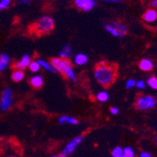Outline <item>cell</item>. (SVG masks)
<instances>
[{"mask_svg":"<svg viewBox=\"0 0 157 157\" xmlns=\"http://www.w3.org/2000/svg\"><path fill=\"white\" fill-rule=\"evenodd\" d=\"M117 75V68L116 65L101 61L95 68L94 76L96 80L103 86H111L116 80Z\"/></svg>","mask_w":157,"mask_h":157,"instance_id":"6da1fadb","label":"cell"},{"mask_svg":"<svg viewBox=\"0 0 157 157\" xmlns=\"http://www.w3.org/2000/svg\"><path fill=\"white\" fill-rule=\"evenodd\" d=\"M54 28V19L50 16H43L34 24L33 31L37 35H44L51 32Z\"/></svg>","mask_w":157,"mask_h":157,"instance_id":"7a4b0ae2","label":"cell"},{"mask_svg":"<svg viewBox=\"0 0 157 157\" xmlns=\"http://www.w3.org/2000/svg\"><path fill=\"white\" fill-rule=\"evenodd\" d=\"M105 29L114 37L122 38L127 34V28L124 24L118 21H111L105 25Z\"/></svg>","mask_w":157,"mask_h":157,"instance_id":"3957f363","label":"cell"},{"mask_svg":"<svg viewBox=\"0 0 157 157\" xmlns=\"http://www.w3.org/2000/svg\"><path fill=\"white\" fill-rule=\"evenodd\" d=\"M156 105V100L151 95H141L136 101V107L141 111L150 110Z\"/></svg>","mask_w":157,"mask_h":157,"instance_id":"277c9868","label":"cell"},{"mask_svg":"<svg viewBox=\"0 0 157 157\" xmlns=\"http://www.w3.org/2000/svg\"><path fill=\"white\" fill-rule=\"evenodd\" d=\"M50 64L57 72L63 74L67 68L72 67L71 61L69 59H63L60 57H54L50 60Z\"/></svg>","mask_w":157,"mask_h":157,"instance_id":"5b68a950","label":"cell"},{"mask_svg":"<svg viewBox=\"0 0 157 157\" xmlns=\"http://www.w3.org/2000/svg\"><path fill=\"white\" fill-rule=\"evenodd\" d=\"M84 139L83 135H79L74 137L73 139H71L69 142L64 146V149L61 152V155L62 157H68L72 152L75 150V148L80 145L82 141Z\"/></svg>","mask_w":157,"mask_h":157,"instance_id":"8992f818","label":"cell"},{"mask_svg":"<svg viewBox=\"0 0 157 157\" xmlns=\"http://www.w3.org/2000/svg\"><path fill=\"white\" fill-rule=\"evenodd\" d=\"M13 104V91L10 88H5L2 91L0 98V109L6 112L12 106Z\"/></svg>","mask_w":157,"mask_h":157,"instance_id":"52a82bcc","label":"cell"},{"mask_svg":"<svg viewBox=\"0 0 157 157\" xmlns=\"http://www.w3.org/2000/svg\"><path fill=\"white\" fill-rule=\"evenodd\" d=\"M74 5L80 10L89 12L96 6V0H73Z\"/></svg>","mask_w":157,"mask_h":157,"instance_id":"ba28073f","label":"cell"},{"mask_svg":"<svg viewBox=\"0 0 157 157\" xmlns=\"http://www.w3.org/2000/svg\"><path fill=\"white\" fill-rule=\"evenodd\" d=\"M31 61H32V60H31V57L29 56V54H24L21 58V60L17 61L13 67H14L15 70H21V71H23L24 69H25L27 67L29 66Z\"/></svg>","mask_w":157,"mask_h":157,"instance_id":"9c48e42d","label":"cell"},{"mask_svg":"<svg viewBox=\"0 0 157 157\" xmlns=\"http://www.w3.org/2000/svg\"><path fill=\"white\" fill-rule=\"evenodd\" d=\"M143 20L147 23H154L157 21V11L155 9H149L143 14Z\"/></svg>","mask_w":157,"mask_h":157,"instance_id":"30bf717a","label":"cell"},{"mask_svg":"<svg viewBox=\"0 0 157 157\" xmlns=\"http://www.w3.org/2000/svg\"><path fill=\"white\" fill-rule=\"evenodd\" d=\"M58 123L60 124H70V125H77L78 124V120L75 117L70 116H61L59 117Z\"/></svg>","mask_w":157,"mask_h":157,"instance_id":"8fae6325","label":"cell"},{"mask_svg":"<svg viewBox=\"0 0 157 157\" xmlns=\"http://www.w3.org/2000/svg\"><path fill=\"white\" fill-rule=\"evenodd\" d=\"M31 86L32 87L36 88V89H39V88H41L43 85V78L41 75H35L32 77H31L30 80H29Z\"/></svg>","mask_w":157,"mask_h":157,"instance_id":"7c38bea8","label":"cell"},{"mask_svg":"<svg viewBox=\"0 0 157 157\" xmlns=\"http://www.w3.org/2000/svg\"><path fill=\"white\" fill-rule=\"evenodd\" d=\"M88 61V57L86 54H82V53H79L77 54L74 57L73 62L75 65L77 66H82L85 64H86Z\"/></svg>","mask_w":157,"mask_h":157,"instance_id":"4fadbf2b","label":"cell"},{"mask_svg":"<svg viewBox=\"0 0 157 157\" xmlns=\"http://www.w3.org/2000/svg\"><path fill=\"white\" fill-rule=\"evenodd\" d=\"M139 68L143 71H149L153 68V63L148 58L142 59L139 62Z\"/></svg>","mask_w":157,"mask_h":157,"instance_id":"5bb4252c","label":"cell"},{"mask_svg":"<svg viewBox=\"0 0 157 157\" xmlns=\"http://www.w3.org/2000/svg\"><path fill=\"white\" fill-rule=\"evenodd\" d=\"M72 48L70 45H65L59 52V57L63 59H68L72 56Z\"/></svg>","mask_w":157,"mask_h":157,"instance_id":"9a60e30c","label":"cell"},{"mask_svg":"<svg viewBox=\"0 0 157 157\" xmlns=\"http://www.w3.org/2000/svg\"><path fill=\"white\" fill-rule=\"evenodd\" d=\"M10 61V57L6 54H0V71H5L7 68L9 63Z\"/></svg>","mask_w":157,"mask_h":157,"instance_id":"2e32d148","label":"cell"},{"mask_svg":"<svg viewBox=\"0 0 157 157\" xmlns=\"http://www.w3.org/2000/svg\"><path fill=\"white\" fill-rule=\"evenodd\" d=\"M36 61H38V63H39V65H40V67L43 68V69L46 70V71H50V72H51V73H54V74L57 73V71H56L55 69L53 68V66H52L51 64H50V62H47V61H45V60H43V59H41V58L37 59Z\"/></svg>","mask_w":157,"mask_h":157,"instance_id":"e0dca14e","label":"cell"},{"mask_svg":"<svg viewBox=\"0 0 157 157\" xmlns=\"http://www.w3.org/2000/svg\"><path fill=\"white\" fill-rule=\"evenodd\" d=\"M63 75L66 77V78H68L69 80L72 81V82H76V75H75V72L72 67H70V68H67V69L64 71V73H63Z\"/></svg>","mask_w":157,"mask_h":157,"instance_id":"ac0fdd59","label":"cell"},{"mask_svg":"<svg viewBox=\"0 0 157 157\" xmlns=\"http://www.w3.org/2000/svg\"><path fill=\"white\" fill-rule=\"evenodd\" d=\"M11 78L14 82H20L25 78V72L21 70H14L11 75Z\"/></svg>","mask_w":157,"mask_h":157,"instance_id":"d6986e66","label":"cell"},{"mask_svg":"<svg viewBox=\"0 0 157 157\" xmlns=\"http://www.w3.org/2000/svg\"><path fill=\"white\" fill-rule=\"evenodd\" d=\"M97 100L100 102H106L109 99V94L107 91L101 90L100 92H98V94L96 96Z\"/></svg>","mask_w":157,"mask_h":157,"instance_id":"ffe728a7","label":"cell"},{"mask_svg":"<svg viewBox=\"0 0 157 157\" xmlns=\"http://www.w3.org/2000/svg\"><path fill=\"white\" fill-rule=\"evenodd\" d=\"M29 70H30L32 72H34V73H36V72H38V71L40 70V68H41V67H40V65H39V64L38 63V61H36V60H35V61H31L30 64H29Z\"/></svg>","mask_w":157,"mask_h":157,"instance_id":"44dd1931","label":"cell"},{"mask_svg":"<svg viewBox=\"0 0 157 157\" xmlns=\"http://www.w3.org/2000/svg\"><path fill=\"white\" fill-rule=\"evenodd\" d=\"M111 154L113 157H121L123 154V148L120 146L115 147Z\"/></svg>","mask_w":157,"mask_h":157,"instance_id":"7402d4cb","label":"cell"},{"mask_svg":"<svg viewBox=\"0 0 157 157\" xmlns=\"http://www.w3.org/2000/svg\"><path fill=\"white\" fill-rule=\"evenodd\" d=\"M147 84L150 88L153 90H157V78L155 76H152L148 78Z\"/></svg>","mask_w":157,"mask_h":157,"instance_id":"603a6c76","label":"cell"},{"mask_svg":"<svg viewBox=\"0 0 157 157\" xmlns=\"http://www.w3.org/2000/svg\"><path fill=\"white\" fill-rule=\"evenodd\" d=\"M123 154L127 157H135V152L131 147H125L123 148Z\"/></svg>","mask_w":157,"mask_h":157,"instance_id":"cb8c5ba5","label":"cell"},{"mask_svg":"<svg viewBox=\"0 0 157 157\" xmlns=\"http://www.w3.org/2000/svg\"><path fill=\"white\" fill-rule=\"evenodd\" d=\"M12 0H0V11L9 7Z\"/></svg>","mask_w":157,"mask_h":157,"instance_id":"d4e9b609","label":"cell"},{"mask_svg":"<svg viewBox=\"0 0 157 157\" xmlns=\"http://www.w3.org/2000/svg\"><path fill=\"white\" fill-rule=\"evenodd\" d=\"M135 86L137 88V89L140 90H144L145 87H146V83L144 80H138L135 83Z\"/></svg>","mask_w":157,"mask_h":157,"instance_id":"484cf974","label":"cell"},{"mask_svg":"<svg viewBox=\"0 0 157 157\" xmlns=\"http://www.w3.org/2000/svg\"><path fill=\"white\" fill-rule=\"evenodd\" d=\"M135 83L136 81L134 80V79L130 78V79H128V80L126 82V88H127V89H131V88H133L134 86H135Z\"/></svg>","mask_w":157,"mask_h":157,"instance_id":"4316f807","label":"cell"},{"mask_svg":"<svg viewBox=\"0 0 157 157\" xmlns=\"http://www.w3.org/2000/svg\"><path fill=\"white\" fill-rule=\"evenodd\" d=\"M31 4V0H18L17 5L18 6H29Z\"/></svg>","mask_w":157,"mask_h":157,"instance_id":"83f0119b","label":"cell"},{"mask_svg":"<svg viewBox=\"0 0 157 157\" xmlns=\"http://www.w3.org/2000/svg\"><path fill=\"white\" fill-rule=\"evenodd\" d=\"M110 113L113 115H117L119 113V109L116 107H112L110 109Z\"/></svg>","mask_w":157,"mask_h":157,"instance_id":"f1b7e54d","label":"cell"},{"mask_svg":"<svg viewBox=\"0 0 157 157\" xmlns=\"http://www.w3.org/2000/svg\"><path fill=\"white\" fill-rule=\"evenodd\" d=\"M139 157H152V155L149 153V152H140Z\"/></svg>","mask_w":157,"mask_h":157,"instance_id":"f546056e","label":"cell"},{"mask_svg":"<svg viewBox=\"0 0 157 157\" xmlns=\"http://www.w3.org/2000/svg\"><path fill=\"white\" fill-rule=\"evenodd\" d=\"M101 1L107 2H123V0H101Z\"/></svg>","mask_w":157,"mask_h":157,"instance_id":"4dcf8cb0","label":"cell"},{"mask_svg":"<svg viewBox=\"0 0 157 157\" xmlns=\"http://www.w3.org/2000/svg\"><path fill=\"white\" fill-rule=\"evenodd\" d=\"M151 5H152L153 7L157 8V0H152V2H151Z\"/></svg>","mask_w":157,"mask_h":157,"instance_id":"1f68e13d","label":"cell"},{"mask_svg":"<svg viewBox=\"0 0 157 157\" xmlns=\"http://www.w3.org/2000/svg\"><path fill=\"white\" fill-rule=\"evenodd\" d=\"M52 157H62V156H61V155H54Z\"/></svg>","mask_w":157,"mask_h":157,"instance_id":"d6a6232c","label":"cell"},{"mask_svg":"<svg viewBox=\"0 0 157 157\" xmlns=\"http://www.w3.org/2000/svg\"><path fill=\"white\" fill-rule=\"evenodd\" d=\"M6 157H16V156H13V155H10V156H6Z\"/></svg>","mask_w":157,"mask_h":157,"instance_id":"836d02e7","label":"cell"},{"mask_svg":"<svg viewBox=\"0 0 157 157\" xmlns=\"http://www.w3.org/2000/svg\"><path fill=\"white\" fill-rule=\"evenodd\" d=\"M156 141H157V138H156Z\"/></svg>","mask_w":157,"mask_h":157,"instance_id":"e575fe53","label":"cell"}]
</instances>
